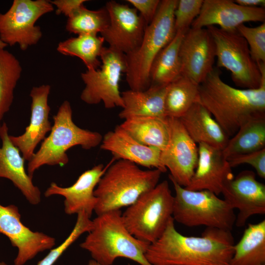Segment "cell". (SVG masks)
<instances>
[{
    "label": "cell",
    "mask_w": 265,
    "mask_h": 265,
    "mask_svg": "<svg viewBox=\"0 0 265 265\" xmlns=\"http://www.w3.org/2000/svg\"><path fill=\"white\" fill-rule=\"evenodd\" d=\"M172 217L145 256L152 265H231L234 241L231 231L207 227L201 237L186 236Z\"/></svg>",
    "instance_id": "6da1fadb"
},
{
    "label": "cell",
    "mask_w": 265,
    "mask_h": 265,
    "mask_svg": "<svg viewBox=\"0 0 265 265\" xmlns=\"http://www.w3.org/2000/svg\"><path fill=\"white\" fill-rule=\"evenodd\" d=\"M197 102L212 114L228 137L233 136L248 119L265 115V73L256 89L233 87L223 81L214 69L199 84Z\"/></svg>",
    "instance_id": "7a4b0ae2"
},
{
    "label": "cell",
    "mask_w": 265,
    "mask_h": 265,
    "mask_svg": "<svg viewBox=\"0 0 265 265\" xmlns=\"http://www.w3.org/2000/svg\"><path fill=\"white\" fill-rule=\"evenodd\" d=\"M121 210L97 215L92 229L80 247L88 251L101 265H112L118 258L133 261L140 265H152L145 254L149 243L133 236L125 226Z\"/></svg>",
    "instance_id": "3957f363"
},
{
    "label": "cell",
    "mask_w": 265,
    "mask_h": 265,
    "mask_svg": "<svg viewBox=\"0 0 265 265\" xmlns=\"http://www.w3.org/2000/svg\"><path fill=\"white\" fill-rule=\"evenodd\" d=\"M113 161L100 179L94 191L97 198L94 209L97 215L131 206L159 184L162 173L157 169H141L136 164L126 160Z\"/></svg>",
    "instance_id": "277c9868"
},
{
    "label": "cell",
    "mask_w": 265,
    "mask_h": 265,
    "mask_svg": "<svg viewBox=\"0 0 265 265\" xmlns=\"http://www.w3.org/2000/svg\"><path fill=\"white\" fill-rule=\"evenodd\" d=\"M178 1L161 0L155 17L146 27L140 45L125 54L126 81L130 89L143 91L150 87L149 73L153 61L176 34L174 11Z\"/></svg>",
    "instance_id": "5b68a950"
},
{
    "label": "cell",
    "mask_w": 265,
    "mask_h": 265,
    "mask_svg": "<svg viewBox=\"0 0 265 265\" xmlns=\"http://www.w3.org/2000/svg\"><path fill=\"white\" fill-rule=\"evenodd\" d=\"M49 135L43 140L38 151L28 161L27 173L32 178L35 171L44 165L64 166L69 161L66 152L75 146L89 150L101 144L103 136L97 132L82 129L74 122L72 110L64 101L54 115Z\"/></svg>",
    "instance_id": "8992f818"
},
{
    "label": "cell",
    "mask_w": 265,
    "mask_h": 265,
    "mask_svg": "<svg viewBox=\"0 0 265 265\" xmlns=\"http://www.w3.org/2000/svg\"><path fill=\"white\" fill-rule=\"evenodd\" d=\"M169 178L175 190L174 221L187 227L205 226L231 231L236 215L224 199L209 190H188Z\"/></svg>",
    "instance_id": "52a82bcc"
},
{
    "label": "cell",
    "mask_w": 265,
    "mask_h": 265,
    "mask_svg": "<svg viewBox=\"0 0 265 265\" xmlns=\"http://www.w3.org/2000/svg\"><path fill=\"white\" fill-rule=\"evenodd\" d=\"M173 205L174 196L164 180L127 207L123 220L133 236L151 244L162 235L173 217Z\"/></svg>",
    "instance_id": "ba28073f"
},
{
    "label": "cell",
    "mask_w": 265,
    "mask_h": 265,
    "mask_svg": "<svg viewBox=\"0 0 265 265\" xmlns=\"http://www.w3.org/2000/svg\"><path fill=\"white\" fill-rule=\"evenodd\" d=\"M206 28L214 43L217 67L229 71L233 82L241 89L259 88L265 73V63L257 64L253 60L244 38L237 31H226L216 26Z\"/></svg>",
    "instance_id": "9c48e42d"
},
{
    "label": "cell",
    "mask_w": 265,
    "mask_h": 265,
    "mask_svg": "<svg viewBox=\"0 0 265 265\" xmlns=\"http://www.w3.org/2000/svg\"><path fill=\"white\" fill-rule=\"evenodd\" d=\"M100 69L87 70L80 74L85 84L80 97L88 105L101 102L106 109L124 106L119 82L126 73V55L109 47H104L100 56Z\"/></svg>",
    "instance_id": "30bf717a"
},
{
    "label": "cell",
    "mask_w": 265,
    "mask_h": 265,
    "mask_svg": "<svg viewBox=\"0 0 265 265\" xmlns=\"http://www.w3.org/2000/svg\"><path fill=\"white\" fill-rule=\"evenodd\" d=\"M53 10L50 0H13L5 13H0V40L7 46L18 44L23 51L36 45L42 37L36 22Z\"/></svg>",
    "instance_id": "8fae6325"
},
{
    "label": "cell",
    "mask_w": 265,
    "mask_h": 265,
    "mask_svg": "<svg viewBox=\"0 0 265 265\" xmlns=\"http://www.w3.org/2000/svg\"><path fill=\"white\" fill-rule=\"evenodd\" d=\"M166 120L169 138L166 148L161 151V161L170 171L169 178L186 187L197 166L198 148L179 118L167 117Z\"/></svg>",
    "instance_id": "7c38bea8"
},
{
    "label": "cell",
    "mask_w": 265,
    "mask_h": 265,
    "mask_svg": "<svg viewBox=\"0 0 265 265\" xmlns=\"http://www.w3.org/2000/svg\"><path fill=\"white\" fill-rule=\"evenodd\" d=\"M108 13L109 24L101 33L109 48L125 54L140 45L147 26L134 8L115 0H109L105 6Z\"/></svg>",
    "instance_id": "4fadbf2b"
},
{
    "label": "cell",
    "mask_w": 265,
    "mask_h": 265,
    "mask_svg": "<svg viewBox=\"0 0 265 265\" xmlns=\"http://www.w3.org/2000/svg\"><path fill=\"white\" fill-rule=\"evenodd\" d=\"M221 193L224 200L238 210L235 224L244 226L251 216L265 214V185L257 181L255 173L243 170L224 182Z\"/></svg>",
    "instance_id": "5bb4252c"
},
{
    "label": "cell",
    "mask_w": 265,
    "mask_h": 265,
    "mask_svg": "<svg viewBox=\"0 0 265 265\" xmlns=\"http://www.w3.org/2000/svg\"><path fill=\"white\" fill-rule=\"evenodd\" d=\"M18 208L14 205L0 204V234L6 236L13 247L18 249L15 265H23L38 253L52 249L55 238L43 233L33 232L21 220Z\"/></svg>",
    "instance_id": "9a60e30c"
},
{
    "label": "cell",
    "mask_w": 265,
    "mask_h": 265,
    "mask_svg": "<svg viewBox=\"0 0 265 265\" xmlns=\"http://www.w3.org/2000/svg\"><path fill=\"white\" fill-rule=\"evenodd\" d=\"M182 75L200 84L213 69L215 47L206 28L190 27L180 49Z\"/></svg>",
    "instance_id": "2e32d148"
},
{
    "label": "cell",
    "mask_w": 265,
    "mask_h": 265,
    "mask_svg": "<svg viewBox=\"0 0 265 265\" xmlns=\"http://www.w3.org/2000/svg\"><path fill=\"white\" fill-rule=\"evenodd\" d=\"M264 7H248L231 0H204L198 16L191 24L192 28L218 26L226 31H237V27L250 22H265Z\"/></svg>",
    "instance_id": "e0dca14e"
},
{
    "label": "cell",
    "mask_w": 265,
    "mask_h": 265,
    "mask_svg": "<svg viewBox=\"0 0 265 265\" xmlns=\"http://www.w3.org/2000/svg\"><path fill=\"white\" fill-rule=\"evenodd\" d=\"M113 159L106 167L100 163L83 172L74 184L63 187L52 183L44 193L48 197L59 195L64 197L65 212L69 215L83 212L91 217L97 202L95 189L102 176Z\"/></svg>",
    "instance_id": "ac0fdd59"
},
{
    "label": "cell",
    "mask_w": 265,
    "mask_h": 265,
    "mask_svg": "<svg viewBox=\"0 0 265 265\" xmlns=\"http://www.w3.org/2000/svg\"><path fill=\"white\" fill-rule=\"evenodd\" d=\"M50 90L49 84L32 88L30 92L32 102L29 124L22 135H9L11 142L22 153L25 160L29 161L32 159L37 145L52 130L49 119L50 107L48 102Z\"/></svg>",
    "instance_id": "d6986e66"
},
{
    "label": "cell",
    "mask_w": 265,
    "mask_h": 265,
    "mask_svg": "<svg viewBox=\"0 0 265 265\" xmlns=\"http://www.w3.org/2000/svg\"><path fill=\"white\" fill-rule=\"evenodd\" d=\"M102 150L109 152L114 160L123 159L149 169L167 171L161 161V151L138 142L117 125L107 132L101 143Z\"/></svg>",
    "instance_id": "ffe728a7"
},
{
    "label": "cell",
    "mask_w": 265,
    "mask_h": 265,
    "mask_svg": "<svg viewBox=\"0 0 265 265\" xmlns=\"http://www.w3.org/2000/svg\"><path fill=\"white\" fill-rule=\"evenodd\" d=\"M198 148L197 166L185 188L194 191L207 190L218 195L224 181L234 176L232 168L222 150L203 143H199Z\"/></svg>",
    "instance_id": "44dd1931"
},
{
    "label": "cell",
    "mask_w": 265,
    "mask_h": 265,
    "mask_svg": "<svg viewBox=\"0 0 265 265\" xmlns=\"http://www.w3.org/2000/svg\"><path fill=\"white\" fill-rule=\"evenodd\" d=\"M0 178L10 180L18 188L28 202L33 205L41 201V192L32 182V178L26 172L25 159L20 150L11 142L7 124L3 122L0 127Z\"/></svg>",
    "instance_id": "7402d4cb"
},
{
    "label": "cell",
    "mask_w": 265,
    "mask_h": 265,
    "mask_svg": "<svg viewBox=\"0 0 265 265\" xmlns=\"http://www.w3.org/2000/svg\"><path fill=\"white\" fill-rule=\"evenodd\" d=\"M179 119L196 143H205L222 150L226 146L229 137L200 103H194Z\"/></svg>",
    "instance_id": "603a6c76"
},
{
    "label": "cell",
    "mask_w": 265,
    "mask_h": 265,
    "mask_svg": "<svg viewBox=\"0 0 265 265\" xmlns=\"http://www.w3.org/2000/svg\"><path fill=\"white\" fill-rule=\"evenodd\" d=\"M167 85H153L143 91L122 92L124 106L119 117L124 120L134 117L166 118L164 100Z\"/></svg>",
    "instance_id": "cb8c5ba5"
},
{
    "label": "cell",
    "mask_w": 265,
    "mask_h": 265,
    "mask_svg": "<svg viewBox=\"0 0 265 265\" xmlns=\"http://www.w3.org/2000/svg\"><path fill=\"white\" fill-rule=\"evenodd\" d=\"M166 117H131L125 119L119 125L142 144L163 151L166 148L169 138Z\"/></svg>",
    "instance_id": "d4e9b609"
},
{
    "label": "cell",
    "mask_w": 265,
    "mask_h": 265,
    "mask_svg": "<svg viewBox=\"0 0 265 265\" xmlns=\"http://www.w3.org/2000/svg\"><path fill=\"white\" fill-rule=\"evenodd\" d=\"M265 148V115L252 117L239 127L222 150L228 158Z\"/></svg>",
    "instance_id": "484cf974"
},
{
    "label": "cell",
    "mask_w": 265,
    "mask_h": 265,
    "mask_svg": "<svg viewBox=\"0 0 265 265\" xmlns=\"http://www.w3.org/2000/svg\"><path fill=\"white\" fill-rule=\"evenodd\" d=\"M187 31L176 32L155 57L149 73L150 85H167L182 75L180 49Z\"/></svg>",
    "instance_id": "4316f807"
},
{
    "label": "cell",
    "mask_w": 265,
    "mask_h": 265,
    "mask_svg": "<svg viewBox=\"0 0 265 265\" xmlns=\"http://www.w3.org/2000/svg\"><path fill=\"white\" fill-rule=\"evenodd\" d=\"M265 265V220L249 224L234 246L231 265Z\"/></svg>",
    "instance_id": "83f0119b"
},
{
    "label": "cell",
    "mask_w": 265,
    "mask_h": 265,
    "mask_svg": "<svg viewBox=\"0 0 265 265\" xmlns=\"http://www.w3.org/2000/svg\"><path fill=\"white\" fill-rule=\"evenodd\" d=\"M199 84L181 75L168 84L164 100L166 117L179 118L196 102Z\"/></svg>",
    "instance_id": "f1b7e54d"
},
{
    "label": "cell",
    "mask_w": 265,
    "mask_h": 265,
    "mask_svg": "<svg viewBox=\"0 0 265 265\" xmlns=\"http://www.w3.org/2000/svg\"><path fill=\"white\" fill-rule=\"evenodd\" d=\"M105 40L101 36L91 34H79L60 42L57 51L68 56H76L80 59L87 70L98 69L101 65L99 59Z\"/></svg>",
    "instance_id": "f546056e"
},
{
    "label": "cell",
    "mask_w": 265,
    "mask_h": 265,
    "mask_svg": "<svg viewBox=\"0 0 265 265\" xmlns=\"http://www.w3.org/2000/svg\"><path fill=\"white\" fill-rule=\"evenodd\" d=\"M6 46L0 40V127L12 104L14 89L22 71L19 61L5 49Z\"/></svg>",
    "instance_id": "4dcf8cb0"
},
{
    "label": "cell",
    "mask_w": 265,
    "mask_h": 265,
    "mask_svg": "<svg viewBox=\"0 0 265 265\" xmlns=\"http://www.w3.org/2000/svg\"><path fill=\"white\" fill-rule=\"evenodd\" d=\"M109 24L108 13L105 6L92 10L82 5L68 17L65 28L69 32L78 35H97L103 32Z\"/></svg>",
    "instance_id": "1f68e13d"
},
{
    "label": "cell",
    "mask_w": 265,
    "mask_h": 265,
    "mask_svg": "<svg viewBox=\"0 0 265 265\" xmlns=\"http://www.w3.org/2000/svg\"><path fill=\"white\" fill-rule=\"evenodd\" d=\"M237 30L246 40L251 55L256 63H265V22L254 27L242 24Z\"/></svg>",
    "instance_id": "d6a6232c"
},
{
    "label": "cell",
    "mask_w": 265,
    "mask_h": 265,
    "mask_svg": "<svg viewBox=\"0 0 265 265\" xmlns=\"http://www.w3.org/2000/svg\"><path fill=\"white\" fill-rule=\"evenodd\" d=\"M203 0H179L174 11L176 32L187 31L192 22L198 16Z\"/></svg>",
    "instance_id": "836d02e7"
},
{
    "label": "cell",
    "mask_w": 265,
    "mask_h": 265,
    "mask_svg": "<svg viewBox=\"0 0 265 265\" xmlns=\"http://www.w3.org/2000/svg\"><path fill=\"white\" fill-rule=\"evenodd\" d=\"M227 160L231 168L243 164H249L255 169L259 176L265 178V148L232 157Z\"/></svg>",
    "instance_id": "e575fe53"
},
{
    "label": "cell",
    "mask_w": 265,
    "mask_h": 265,
    "mask_svg": "<svg viewBox=\"0 0 265 265\" xmlns=\"http://www.w3.org/2000/svg\"><path fill=\"white\" fill-rule=\"evenodd\" d=\"M134 8L139 12L148 25L154 19L159 9L161 0H127Z\"/></svg>",
    "instance_id": "d590c367"
},
{
    "label": "cell",
    "mask_w": 265,
    "mask_h": 265,
    "mask_svg": "<svg viewBox=\"0 0 265 265\" xmlns=\"http://www.w3.org/2000/svg\"><path fill=\"white\" fill-rule=\"evenodd\" d=\"M85 0H50L53 5H55L57 9L56 14H63L69 17L81 6L83 5Z\"/></svg>",
    "instance_id": "8d00e7d4"
},
{
    "label": "cell",
    "mask_w": 265,
    "mask_h": 265,
    "mask_svg": "<svg viewBox=\"0 0 265 265\" xmlns=\"http://www.w3.org/2000/svg\"><path fill=\"white\" fill-rule=\"evenodd\" d=\"M234 1L241 6L248 7H264L265 0H235Z\"/></svg>",
    "instance_id": "74e56055"
},
{
    "label": "cell",
    "mask_w": 265,
    "mask_h": 265,
    "mask_svg": "<svg viewBox=\"0 0 265 265\" xmlns=\"http://www.w3.org/2000/svg\"><path fill=\"white\" fill-rule=\"evenodd\" d=\"M87 265H101L92 259L89 261Z\"/></svg>",
    "instance_id": "f35d334b"
},
{
    "label": "cell",
    "mask_w": 265,
    "mask_h": 265,
    "mask_svg": "<svg viewBox=\"0 0 265 265\" xmlns=\"http://www.w3.org/2000/svg\"><path fill=\"white\" fill-rule=\"evenodd\" d=\"M0 265H7L3 262H0Z\"/></svg>",
    "instance_id": "ab89813d"
},
{
    "label": "cell",
    "mask_w": 265,
    "mask_h": 265,
    "mask_svg": "<svg viewBox=\"0 0 265 265\" xmlns=\"http://www.w3.org/2000/svg\"></svg>",
    "instance_id": "60d3db41"
}]
</instances>
